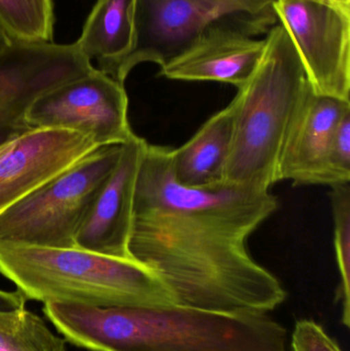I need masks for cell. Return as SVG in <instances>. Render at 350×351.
<instances>
[{"label":"cell","mask_w":350,"mask_h":351,"mask_svg":"<svg viewBox=\"0 0 350 351\" xmlns=\"http://www.w3.org/2000/svg\"><path fill=\"white\" fill-rule=\"evenodd\" d=\"M331 204L334 221V247L340 274L338 298L342 304V324H350V185L331 186Z\"/></svg>","instance_id":"18"},{"label":"cell","mask_w":350,"mask_h":351,"mask_svg":"<svg viewBox=\"0 0 350 351\" xmlns=\"http://www.w3.org/2000/svg\"><path fill=\"white\" fill-rule=\"evenodd\" d=\"M0 21L14 40L53 43V0H0Z\"/></svg>","instance_id":"17"},{"label":"cell","mask_w":350,"mask_h":351,"mask_svg":"<svg viewBox=\"0 0 350 351\" xmlns=\"http://www.w3.org/2000/svg\"><path fill=\"white\" fill-rule=\"evenodd\" d=\"M12 38L10 37V33L0 21V53L4 51L12 43Z\"/></svg>","instance_id":"22"},{"label":"cell","mask_w":350,"mask_h":351,"mask_svg":"<svg viewBox=\"0 0 350 351\" xmlns=\"http://www.w3.org/2000/svg\"><path fill=\"white\" fill-rule=\"evenodd\" d=\"M27 299L18 290L14 292L0 290V311H14L26 308Z\"/></svg>","instance_id":"21"},{"label":"cell","mask_w":350,"mask_h":351,"mask_svg":"<svg viewBox=\"0 0 350 351\" xmlns=\"http://www.w3.org/2000/svg\"><path fill=\"white\" fill-rule=\"evenodd\" d=\"M350 101L316 94L312 86L300 106L279 166V181L294 185H333L329 154L335 130Z\"/></svg>","instance_id":"12"},{"label":"cell","mask_w":350,"mask_h":351,"mask_svg":"<svg viewBox=\"0 0 350 351\" xmlns=\"http://www.w3.org/2000/svg\"><path fill=\"white\" fill-rule=\"evenodd\" d=\"M135 0H97L75 43L100 68L114 63L131 49Z\"/></svg>","instance_id":"15"},{"label":"cell","mask_w":350,"mask_h":351,"mask_svg":"<svg viewBox=\"0 0 350 351\" xmlns=\"http://www.w3.org/2000/svg\"><path fill=\"white\" fill-rule=\"evenodd\" d=\"M147 144L134 134L121 145L116 166L97 193L78 231L76 247L113 257L129 258L127 245L136 182Z\"/></svg>","instance_id":"11"},{"label":"cell","mask_w":350,"mask_h":351,"mask_svg":"<svg viewBox=\"0 0 350 351\" xmlns=\"http://www.w3.org/2000/svg\"><path fill=\"white\" fill-rule=\"evenodd\" d=\"M264 55L238 88L234 137L224 183L271 190L279 182L286 141L310 84L299 53L283 25L268 31Z\"/></svg>","instance_id":"3"},{"label":"cell","mask_w":350,"mask_h":351,"mask_svg":"<svg viewBox=\"0 0 350 351\" xmlns=\"http://www.w3.org/2000/svg\"><path fill=\"white\" fill-rule=\"evenodd\" d=\"M0 351H68L36 313L26 308L0 311Z\"/></svg>","instance_id":"16"},{"label":"cell","mask_w":350,"mask_h":351,"mask_svg":"<svg viewBox=\"0 0 350 351\" xmlns=\"http://www.w3.org/2000/svg\"><path fill=\"white\" fill-rule=\"evenodd\" d=\"M291 348L293 351H342L324 328L312 319L296 322Z\"/></svg>","instance_id":"20"},{"label":"cell","mask_w":350,"mask_h":351,"mask_svg":"<svg viewBox=\"0 0 350 351\" xmlns=\"http://www.w3.org/2000/svg\"><path fill=\"white\" fill-rule=\"evenodd\" d=\"M97 147L62 129H33L0 146V214Z\"/></svg>","instance_id":"10"},{"label":"cell","mask_w":350,"mask_h":351,"mask_svg":"<svg viewBox=\"0 0 350 351\" xmlns=\"http://www.w3.org/2000/svg\"><path fill=\"white\" fill-rule=\"evenodd\" d=\"M273 0H135L129 51L101 71L125 84L141 63L164 67L210 31L234 29L249 36L277 23Z\"/></svg>","instance_id":"5"},{"label":"cell","mask_w":350,"mask_h":351,"mask_svg":"<svg viewBox=\"0 0 350 351\" xmlns=\"http://www.w3.org/2000/svg\"><path fill=\"white\" fill-rule=\"evenodd\" d=\"M42 311L65 341L90 351H288L287 331L267 313L65 303Z\"/></svg>","instance_id":"2"},{"label":"cell","mask_w":350,"mask_h":351,"mask_svg":"<svg viewBox=\"0 0 350 351\" xmlns=\"http://www.w3.org/2000/svg\"><path fill=\"white\" fill-rule=\"evenodd\" d=\"M172 148L148 143L136 182L129 258L154 272L177 305L260 313L283 304L279 278L251 255V235L279 206L271 190L177 183Z\"/></svg>","instance_id":"1"},{"label":"cell","mask_w":350,"mask_h":351,"mask_svg":"<svg viewBox=\"0 0 350 351\" xmlns=\"http://www.w3.org/2000/svg\"><path fill=\"white\" fill-rule=\"evenodd\" d=\"M234 106L210 117L178 149L171 150L172 172L177 183L192 189L224 183L234 137Z\"/></svg>","instance_id":"14"},{"label":"cell","mask_w":350,"mask_h":351,"mask_svg":"<svg viewBox=\"0 0 350 351\" xmlns=\"http://www.w3.org/2000/svg\"><path fill=\"white\" fill-rule=\"evenodd\" d=\"M265 45V39L257 40L234 29H214L160 67V75L184 82H223L240 88L256 71Z\"/></svg>","instance_id":"13"},{"label":"cell","mask_w":350,"mask_h":351,"mask_svg":"<svg viewBox=\"0 0 350 351\" xmlns=\"http://www.w3.org/2000/svg\"><path fill=\"white\" fill-rule=\"evenodd\" d=\"M121 145L97 147L6 208L0 214V245L75 247L97 193L118 162Z\"/></svg>","instance_id":"6"},{"label":"cell","mask_w":350,"mask_h":351,"mask_svg":"<svg viewBox=\"0 0 350 351\" xmlns=\"http://www.w3.org/2000/svg\"><path fill=\"white\" fill-rule=\"evenodd\" d=\"M125 86L99 69L47 90L26 115L31 129L77 132L98 147L121 145L134 132Z\"/></svg>","instance_id":"8"},{"label":"cell","mask_w":350,"mask_h":351,"mask_svg":"<svg viewBox=\"0 0 350 351\" xmlns=\"http://www.w3.org/2000/svg\"><path fill=\"white\" fill-rule=\"evenodd\" d=\"M329 167L333 185L350 181V111L340 119L331 144Z\"/></svg>","instance_id":"19"},{"label":"cell","mask_w":350,"mask_h":351,"mask_svg":"<svg viewBox=\"0 0 350 351\" xmlns=\"http://www.w3.org/2000/svg\"><path fill=\"white\" fill-rule=\"evenodd\" d=\"M96 68L75 43L14 40L0 53V146L31 131V104L59 84Z\"/></svg>","instance_id":"9"},{"label":"cell","mask_w":350,"mask_h":351,"mask_svg":"<svg viewBox=\"0 0 350 351\" xmlns=\"http://www.w3.org/2000/svg\"><path fill=\"white\" fill-rule=\"evenodd\" d=\"M316 94L350 101V0H273Z\"/></svg>","instance_id":"7"},{"label":"cell","mask_w":350,"mask_h":351,"mask_svg":"<svg viewBox=\"0 0 350 351\" xmlns=\"http://www.w3.org/2000/svg\"><path fill=\"white\" fill-rule=\"evenodd\" d=\"M0 274L27 300L97 307L177 305L143 264L76 247L0 245Z\"/></svg>","instance_id":"4"}]
</instances>
